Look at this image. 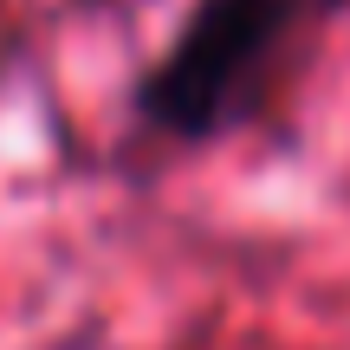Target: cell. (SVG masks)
Returning a JSON list of instances; mask_svg holds the SVG:
<instances>
[{
  "mask_svg": "<svg viewBox=\"0 0 350 350\" xmlns=\"http://www.w3.org/2000/svg\"><path fill=\"white\" fill-rule=\"evenodd\" d=\"M286 20L292 0H201L182 39L150 65L137 111L169 137H208L234 111L247 78L266 65V52L279 46Z\"/></svg>",
  "mask_w": 350,
  "mask_h": 350,
  "instance_id": "cell-1",
  "label": "cell"
}]
</instances>
